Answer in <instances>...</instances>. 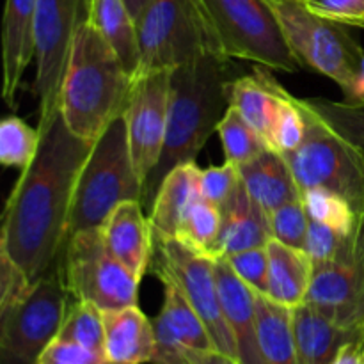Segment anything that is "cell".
<instances>
[{"label":"cell","instance_id":"obj_13","mask_svg":"<svg viewBox=\"0 0 364 364\" xmlns=\"http://www.w3.org/2000/svg\"><path fill=\"white\" fill-rule=\"evenodd\" d=\"M306 304L343 329L364 333V215L333 259L313 265Z\"/></svg>","mask_w":364,"mask_h":364},{"label":"cell","instance_id":"obj_21","mask_svg":"<svg viewBox=\"0 0 364 364\" xmlns=\"http://www.w3.org/2000/svg\"><path fill=\"white\" fill-rule=\"evenodd\" d=\"M237 169L245 191L269 215L279 206L302 198L290 166L276 149H267Z\"/></svg>","mask_w":364,"mask_h":364},{"label":"cell","instance_id":"obj_32","mask_svg":"<svg viewBox=\"0 0 364 364\" xmlns=\"http://www.w3.org/2000/svg\"><path fill=\"white\" fill-rule=\"evenodd\" d=\"M39 148V128H32L18 116L0 123V162L23 171L31 166Z\"/></svg>","mask_w":364,"mask_h":364},{"label":"cell","instance_id":"obj_4","mask_svg":"<svg viewBox=\"0 0 364 364\" xmlns=\"http://www.w3.org/2000/svg\"><path fill=\"white\" fill-rule=\"evenodd\" d=\"M142 183L132 159L124 116H117L92 144L78 174L68 237L102 228L123 201H142Z\"/></svg>","mask_w":364,"mask_h":364},{"label":"cell","instance_id":"obj_2","mask_svg":"<svg viewBox=\"0 0 364 364\" xmlns=\"http://www.w3.org/2000/svg\"><path fill=\"white\" fill-rule=\"evenodd\" d=\"M233 59L205 52L171 70L169 121L162 156L142 191V206L151 210L159 187L167 174L196 156L217 132L230 109V91L235 82Z\"/></svg>","mask_w":364,"mask_h":364},{"label":"cell","instance_id":"obj_41","mask_svg":"<svg viewBox=\"0 0 364 364\" xmlns=\"http://www.w3.org/2000/svg\"><path fill=\"white\" fill-rule=\"evenodd\" d=\"M185 358L188 364H242L238 359L231 358V355L224 354V352L210 348V350H194V348H187L185 350Z\"/></svg>","mask_w":364,"mask_h":364},{"label":"cell","instance_id":"obj_9","mask_svg":"<svg viewBox=\"0 0 364 364\" xmlns=\"http://www.w3.org/2000/svg\"><path fill=\"white\" fill-rule=\"evenodd\" d=\"M137 32L139 73L174 70L205 52L223 53L206 25L199 0H149L137 20Z\"/></svg>","mask_w":364,"mask_h":364},{"label":"cell","instance_id":"obj_1","mask_svg":"<svg viewBox=\"0 0 364 364\" xmlns=\"http://www.w3.org/2000/svg\"><path fill=\"white\" fill-rule=\"evenodd\" d=\"M39 148L11 191L0 226V309L20 301L64 252L75 187L92 142L60 109L39 121Z\"/></svg>","mask_w":364,"mask_h":364},{"label":"cell","instance_id":"obj_37","mask_svg":"<svg viewBox=\"0 0 364 364\" xmlns=\"http://www.w3.org/2000/svg\"><path fill=\"white\" fill-rule=\"evenodd\" d=\"M233 272L258 294L269 288V252L265 247H252L226 256Z\"/></svg>","mask_w":364,"mask_h":364},{"label":"cell","instance_id":"obj_33","mask_svg":"<svg viewBox=\"0 0 364 364\" xmlns=\"http://www.w3.org/2000/svg\"><path fill=\"white\" fill-rule=\"evenodd\" d=\"M302 137H304V116L299 105V98L283 87L279 109H277L267 142L276 151L287 153L297 148Z\"/></svg>","mask_w":364,"mask_h":364},{"label":"cell","instance_id":"obj_7","mask_svg":"<svg viewBox=\"0 0 364 364\" xmlns=\"http://www.w3.org/2000/svg\"><path fill=\"white\" fill-rule=\"evenodd\" d=\"M206 25L230 59L297 73L304 68L265 0H199Z\"/></svg>","mask_w":364,"mask_h":364},{"label":"cell","instance_id":"obj_14","mask_svg":"<svg viewBox=\"0 0 364 364\" xmlns=\"http://www.w3.org/2000/svg\"><path fill=\"white\" fill-rule=\"evenodd\" d=\"M171 98V70L139 73L134 78L130 98L123 116L128 144L142 183L155 171L167 135Z\"/></svg>","mask_w":364,"mask_h":364},{"label":"cell","instance_id":"obj_18","mask_svg":"<svg viewBox=\"0 0 364 364\" xmlns=\"http://www.w3.org/2000/svg\"><path fill=\"white\" fill-rule=\"evenodd\" d=\"M38 0H6L2 20V96L9 107L16 103L25 70L36 57L34 20Z\"/></svg>","mask_w":364,"mask_h":364},{"label":"cell","instance_id":"obj_12","mask_svg":"<svg viewBox=\"0 0 364 364\" xmlns=\"http://www.w3.org/2000/svg\"><path fill=\"white\" fill-rule=\"evenodd\" d=\"M87 0H38L36 2V82L39 121L60 109V89L75 34L87 18Z\"/></svg>","mask_w":364,"mask_h":364},{"label":"cell","instance_id":"obj_28","mask_svg":"<svg viewBox=\"0 0 364 364\" xmlns=\"http://www.w3.org/2000/svg\"><path fill=\"white\" fill-rule=\"evenodd\" d=\"M220 228H223L220 208L213 203L206 201L199 194L185 212L176 240H180L181 244H185L188 249L199 252V255L215 258Z\"/></svg>","mask_w":364,"mask_h":364},{"label":"cell","instance_id":"obj_8","mask_svg":"<svg viewBox=\"0 0 364 364\" xmlns=\"http://www.w3.org/2000/svg\"><path fill=\"white\" fill-rule=\"evenodd\" d=\"M71 301L63 263H57L20 301L0 309V364H38L59 334Z\"/></svg>","mask_w":364,"mask_h":364},{"label":"cell","instance_id":"obj_6","mask_svg":"<svg viewBox=\"0 0 364 364\" xmlns=\"http://www.w3.org/2000/svg\"><path fill=\"white\" fill-rule=\"evenodd\" d=\"M304 137L295 149L281 153L301 191L323 187L347 199L364 215V149L334 130L308 100L299 98Z\"/></svg>","mask_w":364,"mask_h":364},{"label":"cell","instance_id":"obj_25","mask_svg":"<svg viewBox=\"0 0 364 364\" xmlns=\"http://www.w3.org/2000/svg\"><path fill=\"white\" fill-rule=\"evenodd\" d=\"M269 252V288L267 297L277 304L295 308L306 302L313 277V262L302 249L290 247L270 238Z\"/></svg>","mask_w":364,"mask_h":364},{"label":"cell","instance_id":"obj_3","mask_svg":"<svg viewBox=\"0 0 364 364\" xmlns=\"http://www.w3.org/2000/svg\"><path fill=\"white\" fill-rule=\"evenodd\" d=\"M134 77L89 18L77 28L60 89V114L77 137L95 144L127 109Z\"/></svg>","mask_w":364,"mask_h":364},{"label":"cell","instance_id":"obj_24","mask_svg":"<svg viewBox=\"0 0 364 364\" xmlns=\"http://www.w3.org/2000/svg\"><path fill=\"white\" fill-rule=\"evenodd\" d=\"M281 92L283 85L270 75V70L258 66L252 73L235 78L230 91V107L237 109L267 141L279 109Z\"/></svg>","mask_w":364,"mask_h":364},{"label":"cell","instance_id":"obj_34","mask_svg":"<svg viewBox=\"0 0 364 364\" xmlns=\"http://www.w3.org/2000/svg\"><path fill=\"white\" fill-rule=\"evenodd\" d=\"M308 102L334 130L364 149V105L323 98H311Z\"/></svg>","mask_w":364,"mask_h":364},{"label":"cell","instance_id":"obj_17","mask_svg":"<svg viewBox=\"0 0 364 364\" xmlns=\"http://www.w3.org/2000/svg\"><path fill=\"white\" fill-rule=\"evenodd\" d=\"M215 276L224 316L237 345L238 361L263 364L256 318V291L233 272L226 258H215Z\"/></svg>","mask_w":364,"mask_h":364},{"label":"cell","instance_id":"obj_44","mask_svg":"<svg viewBox=\"0 0 364 364\" xmlns=\"http://www.w3.org/2000/svg\"><path fill=\"white\" fill-rule=\"evenodd\" d=\"M87 6H89V0H87Z\"/></svg>","mask_w":364,"mask_h":364},{"label":"cell","instance_id":"obj_27","mask_svg":"<svg viewBox=\"0 0 364 364\" xmlns=\"http://www.w3.org/2000/svg\"><path fill=\"white\" fill-rule=\"evenodd\" d=\"M256 318L263 364H299L291 308L256 291Z\"/></svg>","mask_w":364,"mask_h":364},{"label":"cell","instance_id":"obj_31","mask_svg":"<svg viewBox=\"0 0 364 364\" xmlns=\"http://www.w3.org/2000/svg\"><path fill=\"white\" fill-rule=\"evenodd\" d=\"M302 203H304L306 213L309 220L326 224V226L334 228L343 235H350L358 226L359 215L354 206L341 198L336 192L323 187H313L302 192Z\"/></svg>","mask_w":364,"mask_h":364},{"label":"cell","instance_id":"obj_36","mask_svg":"<svg viewBox=\"0 0 364 364\" xmlns=\"http://www.w3.org/2000/svg\"><path fill=\"white\" fill-rule=\"evenodd\" d=\"M242 180L238 174L237 166L226 162L224 166H212L201 169V178H199V191L206 201L213 203L215 206L223 208L237 188L240 187Z\"/></svg>","mask_w":364,"mask_h":364},{"label":"cell","instance_id":"obj_22","mask_svg":"<svg viewBox=\"0 0 364 364\" xmlns=\"http://www.w3.org/2000/svg\"><path fill=\"white\" fill-rule=\"evenodd\" d=\"M199 178L201 169L196 166V162L181 164L167 174L159 187L148 215L155 240H169L178 237L188 205L201 194Z\"/></svg>","mask_w":364,"mask_h":364},{"label":"cell","instance_id":"obj_23","mask_svg":"<svg viewBox=\"0 0 364 364\" xmlns=\"http://www.w3.org/2000/svg\"><path fill=\"white\" fill-rule=\"evenodd\" d=\"M291 320L299 364H331L347 341L364 334L336 326L306 302L291 308Z\"/></svg>","mask_w":364,"mask_h":364},{"label":"cell","instance_id":"obj_42","mask_svg":"<svg viewBox=\"0 0 364 364\" xmlns=\"http://www.w3.org/2000/svg\"><path fill=\"white\" fill-rule=\"evenodd\" d=\"M331 364H364V334L347 341Z\"/></svg>","mask_w":364,"mask_h":364},{"label":"cell","instance_id":"obj_16","mask_svg":"<svg viewBox=\"0 0 364 364\" xmlns=\"http://www.w3.org/2000/svg\"><path fill=\"white\" fill-rule=\"evenodd\" d=\"M102 233L109 251L142 281L155 251V235L142 201L117 205L102 226Z\"/></svg>","mask_w":364,"mask_h":364},{"label":"cell","instance_id":"obj_39","mask_svg":"<svg viewBox=\"0 0 364 364\" xmlns=\"http://www.w3.org/2000/svg\"><path fill=\"white\" fill-rule=\"evenodd\" d=\"M304 4L316 16L364 28V0H304Z\"/></svg>","mask_w":364,"mask_h":364},{"label":"cell","instance_id":"obj_38","mask_svg":"<svg viewBox=\"0 0 364 364\" xmlns=\"http://www.w3.org/2000/svg\"><path fill=\"white\" fill-rule=\"evenodd\" d=\"M347 237L348 235L340 233L334 228L309 220L308 237H306V244L302 251L309 256L313 265L329 262V259H333L340 252Z\"/></svg>","mask_w":364,"mask_h":364},{"label":"cell","instance_id":"obj_15","mask_svg":"<svg viewBox=\"0 0 364 364\" xmlns=\"http://www.w3.org/2000/svg\"><path fill=\"white\" fill-rule=\"evenodd\" d=\"M162 284L164 304L160 315L153 320L156 350L151 364H188L185 358L187 348L210 350L215 345L205 322L185 295L169 281H162Z\"/></svg>","mask_w":364,"mask_h":364},{"label":"cell","instance_id":"obj_26","mask_svg":"<svg viewBox=\"0 0 364 364\" xmlns=\"http://www.w3.org/2000/svg\"><path fill=\"white\" fill-rule=\"evenodd\" d=\"M89 20L110 43L132 77L141 68L137 21L124 0H89Z\"/></svg>","mask_w":364,"mask_h":364},{"label":"cell","instance_id":"obj_35","mask_svg":"<svg viewBox=\"0 0 364 364\" xmlns=\"http://www.w3.org/2000/svg\"><path fill=\"white\" fill-rule=\"evenodd\" d=\"M270 231L274 240L295 249H304L308 237L309 217L302 199L279 206L270 213Z\"/></svg>","mask_w":364,"mask_h":364},{"label":"cell","instance_id":"obj_30","mask_svg":"<svg viewBox=\"0 0 364 364\" xmlns=\"http://www.w3.org/2000/svg\"><path fill=\"white\" fill-rule=\"evenodd\" d=\"M217 132L220 135L226 162L237 167L256 159L267 149H272L262 137V134H258L233 107L226 110L217 127Z\"/></svg>","mask_w":364,"mask_h":364},{"label":"cell","instance_id":"obj_43","mask_svg":"<svg viewBox=\"0 0 364 364\" xmlns=\"http://www.w3.org/2000/svg\"><path fill=\"white\" fill-rule=\"evenodd\" d=\"M124 2H127L132 16H134L135 21H137L139 18H141V14L144 13V9H146V6H148L149 0H124Z\"/></svg>","mask_w":364,"mask_h":364},{"label":"cell","instance_id":"obj_20","mask_svg":"<svg viewBox=\"0 0 364 364\" xmlns=\"http://www.w3.org/2000/svg\"><path fill=\"white\" fill-rule=\"evenodd\" d=\"M223 228L217 242L215 258H226L252 247H265L272 238L270 217L245 191L244 183L220 208Z\"/></svg>","mask_w":364,"mask_h":364},{"label":"cell","instance_id":"obj_40","mask_svg":"<svg viewBox=\"0 0 364 364\" xmlns=\"http://www.w3.org/2000/svg\"><path fill=\"white\" fill-rule=\"evenodd\" d=\"M38 364H114L105 354L89 350L70 341L53 340L39 358Z\"/></svg>","mask_w":364,"mask_h":364},{"label":"cell","instance_id":"obj_19","mask_svg":"<svg viewBox=\"0 0 364 364\" xmlns=\"http://www.w3.org/2000/svg\"><path fill=\"white\" fill-rule=\"evenodd\" d=\"M105 323V355L114 364L153 363L156 350L155 326L139 309L127 306L103 311Z\"/></svg>","mask_w":364,"mask_h":364},{"label":"cell","instance_id":"obj_29","mask_svg":"<svg viewBox=\"0 0 364 364\" xmlns=\"http://www.w3.org/2000/svg\"><path fill=\"white\" fill-rule=\"evenodd\" d=\"M57 340L80 345L105 354V323L103 311L89 301H71Z\"/></svg>","mask_w":364,"mask_h":364},{"label":"cell","instance_id":"obj_10","mask_svg":"<svg viewBox=\"0 0 364 364\" xmlns=\"http://www.w3.org/2000/svg\"><path fill=\"white\" fill-rule=\"evenodd\" d=\"M63 269L75 301H89L102 311L137 306L141 281L109 251L102 228L68 237Z\"/></svg>","mask_w":364,"mask_h":364},{"label":"cell","instance_id":"obj_11","mask_svg":"<svg viewBox=\"0 0 364 364\" xmlns=\"http://www.w3.org/2000/svg\"><path fill=\"white\" fill-rule=\"evenodd\" d=\"M155 262L151 259L149 270L160 281L173 283L185 295L192 308L205 322L217 350L238 359L237 345L230 329L215 276V258L199 255L176 238L155 240Z\"/></svg>","mask_w":364,"mask_h":364},{"label":"cell","instance_id":"obj_5","mask_svg":"<svg viewBox=\"0 0 364 364\" xmlns=\"http://www.w3.org/2000/svg\"><path fill=\"white\" fill-rule=\"evenodd\" d=\"M304 68L336 82L345 102L364 105V50L340 23L316 16L304 0H265Z\"/></svg>","mask_w":364,"mask_h":364}]
</instances>
